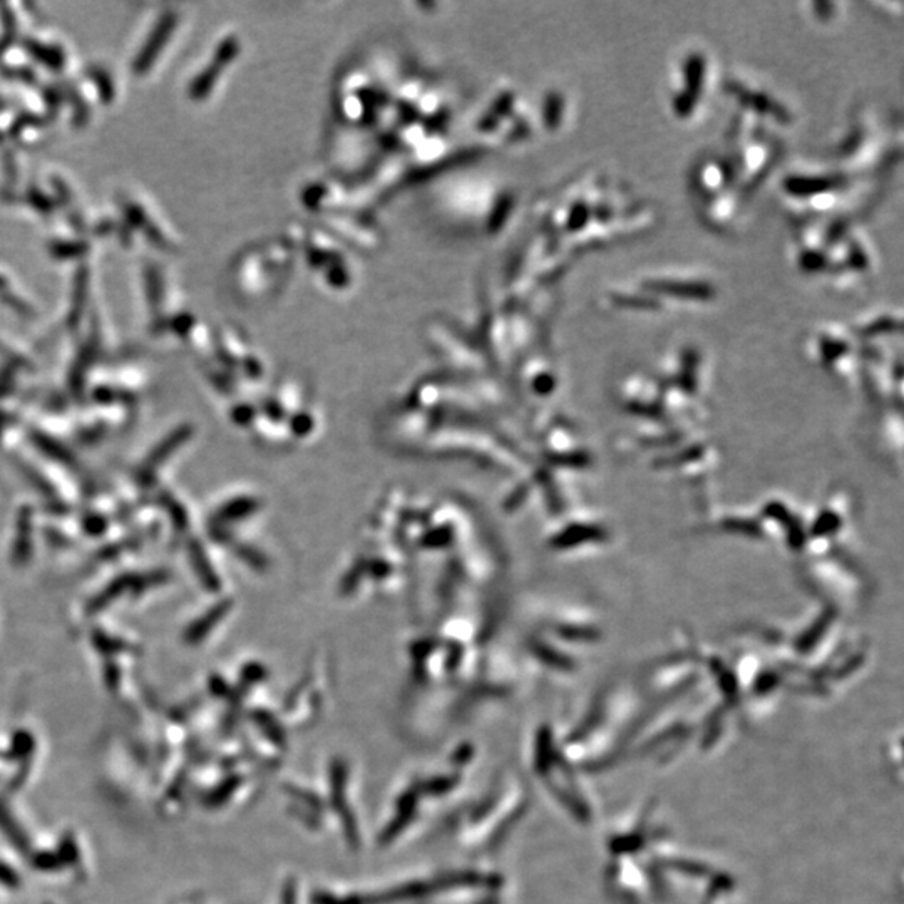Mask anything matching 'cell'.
<instances>
[{"mask_svg": "<svg viewBox=\"0 0 904 904\" xmlns=\"http://www.w3.org/2000/svg\"><path fill=\"white\" fill-rule=\"evenodd\" d=\"M707 77V59L700 52H690L682 62L680 80L682 86L672 98V109L675 116L687 119L696 112L702 98L703 86Z\"/></svg>", "mask_w": 904, "mask_h": 904, "instance_id": "cell-1", "label": "cell"}, {"mask_svg": "<svg viewBox=\"0 0 904 904\" xmlns=\"http://www.w3.org/2000/svg\"><path fill=\"white\" fill-rule=\"evenodd\" d=\"M646 292L653 297H668V299L687 300V302H709L715 299V289L712 285L699 280H680V278H656L643 284Z\"/></svg>", "mask_w": 904, "mask_h": 904, "instance_id": "cell-3", "label": "cell"}, {"mask_svg": "<svg viewBox=\"0 0 904 904\" xmlns=\"http://www.w3.org/2000/svg\"><path fill=\"white\" fill-rule=\"evenodd\" d=\"M728 93L734 94L735 98L739 99L740 105L752 112V114L768 116V118L775 119L778 123H790V112L782 108L774 98L762 91L750 89L746 84L728 83Z\"/></svg>", "mask_w": 904, "mask_h": 904, "instance_id": "cell-4", "label": "cell"}, {"mask_svg": "<svg viewBox=\"0 0 904 904\" xmlns=\"http://www.w3.org/2000/svg\"><path fill=\"white\" fill-rule=\"evenodd\" d=\"M843 186V178L834 177V174L796 173L787 177L782 183V190L790 198L809 202L815 206L818 205L819 200H824L825 208L832 205Z\"/></svg>", "mask_w": 904, "mask_h": 904, "instance_id": "cell-2", "label": "cell"}]
</instances>
